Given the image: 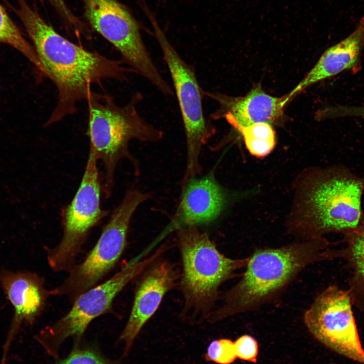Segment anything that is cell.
I'll use <instances>...</instances> for the list:
<instances>
[{"instance_id":"1","label":"cell","mask_w":364,"mask_h":364,"mask_svg":"<svg viewBox=\"0 0 364 364\" xmlns=\"http://www.w3.org/2000/svg\"><path fill=\"white\" fill-rule=\"evenodd\" d=\"M19 13L43 68L54 83L57 101L46 126L58 122L76 112L93 84L105 79L123 81L131 70L115 60L78 46L59 34L23 0Z\"/></svg>"},{"instance_id":"2","label":"cell","mask_w":364,"mask_h":364,"mask_svg":"<svg viewBox=\"0 0 364 364\" xmlns=\"http://www.w3.org/2000/svg\"><path fill=\"white\" fill-rule=\"evenodd\" d=\"M302 188L296 231L310 239L331 233L344 235L364 223L361 199L364 177L343 166L316 170Z\"/></svg>"},{"instance_id":"3","label":"cell","mask_w":364,"mask_h":364,"mask_svg":"<svg viewBox=\"0 0 364 364\" xmlns=\"http://www.w3.org/2000/svg\"><path fill=\"white\" fill-rule=\"evenodd\" d=\"M327 245V242L321 237L256 251L249 258L242 279L227 292L222 305L210 312L206 320L215 323L258 305L304 267L333 255L325 250Z\"/></svg>"},{"instance_id":"4","label":"cell","mask_w":364,"mask_h":364,"mask_svg":"<svg viewBox=\"0 0 364 364\" xmlns=\"http://www.w3.org/2000/svg\"><path fill=\"white\" fill-rule=\"evenodd\" d=\"M136 93L123 106H119L108 94L93 90L86 101L88 110L87 134L89 150L103 165L102 190L106 198L112 194L116 168L122 159L132 158L128 144L133 139L142 142H155L163 132L143 118L137 107L142 100Z\"/></svg>"},{"instance_id":"5","label":"cell","mask_w":364,"mask_h":364,"mask_svg":"<svg viewBox=\"0 0 364 364\" xmlns=\"http://www.w3.org/2000/svg\"><path fill=\"white\" fill-rule=\"evenodd\" d=\"M183 266L180 288L184 298L183 313L205 318L213 310L220 285L249 258H228L217 249L206 233L197 226L176 229Z\"/></svg>"},{"instance_id":"6","label":"cell","mask_w":364,"mask_h":364,"mask_svg":"<svg viewBox=\"0 0 364 364\" xmlns=\"http://www.w3.org/2000/svg\"><path fill=\"white\" fill-rule=\"evenodd\" d=\"M169 71L173 90L180 111L185 131L187 163L184 180L196 176L201 171V151L215 133L213 124L205 117L201 87L194 67L188 64L169 42L153 13L147 15Z\"/></svg>"},{"instance_id":"7","label":"cell","mask_w":364,"mask_h":364,"mask_svg":"<svg viewBox=\"0 0 364 364\" xmlns=\"http://www.w3.org/2000/svg\"><path fill=\"white\" fill-rule=\"evenodd\" d=\"M92 28L111 43L132 72L148 80L168 96L172 87L164 79L144 44L139 25L129 11L117 0H82Z\"/></svg>"},{"instance_id":"8","label":"cell","mask_w":364,"mask_h":364,"mask_svg":"<svg viewBox=\"0 0 364 364\" xmlns=\"http://www.w3.org/2000/svg\"><path fill=\"white\" fill-rule=\"evenodd\" d=\"M165 251V247L162 246L145 259H133L104 283L80 294L68 312L41 331L36 336L37 340L49 355L57 357L61 345L67 338L79 340L90 323L111 308L119 292Z\"/></svg>"},{"instance_id":"9","label":"cell","mask_w":364,"mask_h":364,"mask_svg":"<svg viewBox=\"0 0 364 364\" xmlns=\"http://www.w3.org/2000/svg\"><path fill=\"white\" fill-rule=\"evenodd\" d=\"M149 195L128 190L112 212L94 248L84 260L70 269L68 277L55 289L54 295L75 299L98 283L115 265L125 248L131 217Z\"/></svg>"},{"instance_id":"10","label":"cell","mask_w":364,"mask_h":364,"mask_svg":"<svg viewBox=\"0 0 364 364\" xmlns=\"http://www.w3.org/2000/svg\"><path fill=\"white\" fill-rule=\"evenodd\" d=\"M98 161L89 150L77 190L62 211L63 236L57 246L48 254V263L55 271L72 268L88 234L108 214L101 206L102 182Z\"/></svg>"},{"instance_id":"11","label":"cell","mask_w":364,"mask_h":364,"mask_svg":"<svg viewBox=\"0 0 364 364\" xmlns=\"http://www.w3.org/2000/svg\"><path fill=\"white\" fill-rule=\"evenodd\" d=\"M348 291L334 286L316 297L304 315L312 335L322 344L364 364V350L358 334Z\"/></svg>"},{"instance_id":"12","label":"cell","mask_w":364,"mask_h":364,"mask_svg":"<svg viewBox=\"0 0 364 364\" xmlns=\"http://www.w3.org/2000/svg\"><path fill=\"white\" fill-rule=\"evenodd\" d=\"M133 305L119 340L124 343L127 354L145 324L158 308L166 294L175 286L179 277L173 264L160 258L142 274Z\"/></svg>"},{"instance_id":"13","label":"cell","mask_w":364,"mask_h":364,"mask_svg":"<svg viewBox=\"0 0 364 364\" xmlns=\"http://www.w3.org/2000/svg\"><path fill=\"white\" fill-rule=\"evenodd\" d=\"M207 96L218 104L210 114L211 118L225 119L238 130L256 123L264 122L272 125L284 117V108L288 102L286 95L281 97L270 96L260 85L254 86L243 97H231L216 92L204 91Z\"/></svg>"},{"instance_id":"14","label":"cell","mask_w":364,"mask_h":364,"mask_svg":"<svg viewBox=\"0 0 364 364\" xmlns=\"http://www.w3.org/2000/svg\"><path fill=\"white\" fill-rule=\"evenodd\" d=\"M184 184L180 202L171 221L172 227L176 230L184 226H198L219 217L227 199L213 174L191 177Z\"/></svg>"},{"instance_id":"15","label":"cell","mask_w":364,"mask_h":364,"mask_svg":"<svg viewBox=\"0 0 364 364\" xmlns=\"http://www.w3.org/2000/svg\"><path fill=\"white\" fill-rule=\"evenodd\" d=\"M0 284L14 308L1 363L6 364L10 346L21 326L34 321L43 308L46 293L40 279L30 272L1 271Z\"/></svg>"},{"instance_id":"16","label":"cell","mask_w":364,"mask_h":364,"mask_svg":"<svg viewBox=\"0 0 364 364\" xmlns=\"http://www.w3.org/2000/svg\"><path fill=\"white\" fill-rule=\"evenodd\" d=\"M364 48V16L354 30L345 38L328 48L302 80L288 94L289 101L307 87L346 70L359 65Z\"/></svg>"},{"instance_id":"17","label":"cell","mask_w":364,"mask_h":364,"mask_svg":"<svg viewBox=\"0 0 364 364\" xmlns=\"http://www.w3.org/2000/svg\"><path fill=\"white\" fill-rule=\"evenodd\" d=\"M347 244L345 255L352 267L354 276L352 280L351 298H364V223L356 231L345 235ZM354 299V300H355Z\"/></svg>"},{"instance_id":"18","label":"cell","mask_w":364,"mask_h":364,"mask_svg":"<svg viewBox=\"0 0 364 364\" xmlns=\"http://www.w3.org/2000/svg\"><path fill=\"white\" fill-rule=\"evenodd\" d=\"M0 42L10 45L21 53L41 73L43 68L33 46L23 37L21 31L0 5Z\"/></svg>"},{"instance_id":"19","label":"cell","mask_w":364,"mask_h":364,"mask_svg":"<svg viewBox=\"0 0 364 364\" xmlns=\"http://www.w3.org/2000/svg\"><path fill=\"white\" fill-rule=\"evenodd\" d=\"M238 131L242 134L248 151L255 157H264L275 148V131L272 125L269 123H256L241 128Z\"/></svg>"},{"instance_id":"20","label":"cell","mask_w":364,"mask_h":364,"mask_svg":"<svg viewBox=\"0 0 364 364\" xmlns=\"http://www.w3.org/2000/svg\"><path fill=\"white\" fill-rule=\"evenodd\" d=\"M207 361L218 364H231L237 358L235 342L222 338L212 341L205 355Z\"/></svg>"},{"instance_id":"21","label":"cell","mask_w":364,"mask_h":364,"mask_svg":"<svg viewBox=\"0 0 364 364\" xmlns=\"http://www.w3.org/2000/svg\"><path fill=\"white\" fill-rule=\"evenodd\" d=\"M57 364H113L97 351L90 348H79L77 346L65 358Z\"/></svg>"},{"instance_id":"22","label":"cell","mask_w":364,"mask_h":364,"mask_svg":"<svg viewBox=\"0 0 364 364\" xmlns=\"http://www.w3.org/2000/svg\"><path fill=\"white\" fill-rule=\"evenodd\" d=\"M235 342L237 358L252 363H256L258 354V345L252 336L244 335Z\"/></svg>"},{"instance_id":"23","label":"cell","mask_w":364,"mask_h":364,"mask_svg":"<svg viewBox=\"0 0 364 364\" xmlns=\"http://www.w3.org/2000/svg\"><path fill=\"white\" fill-rule=\"evenodd\" d=\"M321 117L326 118L364 117V106H336L327 108L321 113Z\"/></svg>"},{"instance_id":"24","label":"cell","mask_w":364,"mask_h":364,"mask_svg":"<svg viewBox=\"0 0 364 364\" xmlns=\"http://www.w3.org/2000/svg\"><path fill=\"white\" fill-rule=\"evenodd\" d=\"M57 9L61 16L74 29L77 31L84 29L83 25L80 21L71 12L66 6L64 0H48Z\"/></svg>"}]
</instances>
